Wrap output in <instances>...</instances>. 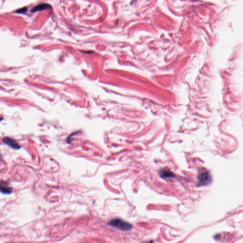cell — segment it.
<instances>
[{"instance_id": "4", "label": "cell", "mask_w": 243, "mask_h": 243, "mask_svg": "<svg viewBox=\"0 0 243 243\" xmlns=\"http://www.w3.org/2000/svg\"><path fill=\"white\" fill-rule=\"evenodd\" d=\"M51 7L50 5L47 3H41V4H38L36 6L34 7L31 10L32 13H35V12H39V11H41V10H43L45 9H48V8H50Z\"/></svg>"}, {"instance_id": "1", "label": "cell", "mask_w": 243, "mask_h": 243, "mask_svg": "<svg viewBox=\"0 0 243 243\" xmlns=\"http://www.w3.org/2000/svg\"><path fill=\"white\" fill-rule=\"evenodd\" d=\"M108 224L124 231L130 230L133 228L130 223L120 219H113L108 223Z\"/></svg>"}, {"instance_id": "7", "label": "cell", "mask_w": 243, "mask_h": 243, "mask_svg": "<svg viewBox=\"0 0 243 243\" xmlns=\"http://www.w3.org/2000/svg\"><path fill=\"white\" fill-rule=\"evenodd\" d=\"M27 7H23V8H21V9H18L17 10H16V13H25L27 12Z\"/></svg>"}, {"instance_id": "6", "label": "cell", "mask_w": 243, "mask_h": 243, "mask_svg": "<svg viewBox=\"0 0 243 243\" xmlns=\"http://www.w3.org/2000/svg\"><path fill=\"white\" fill-rule=\"evenodd\" d=\"M0 191L2 193L5 194H10L11 193V189L5 185H0Z\"/></svg>"}, {"instance_id": "5", "label": "cell", "mask_w": 243, "mask_h": 243, "mask_svg": "<svg viewBox=\"0 0 243 243\" xmlns=\"http://www.w3.org/2000/svg\"><path fill=\"white\" fill-rule=\"evenodd\" d=\"M160 176L163 178H172L175 176L172 173L165 170H162L160 172Z\"/></svg>"}, {"instance_id": "8", "label": "cell", "mask_w": 243, "mask_h": 243, "mask_svg": "<svg viewBox=\"0 0 243 243\" xmlns=\"http://www.w3.org/2000/svg\"><path fill=\"white\" fill-rule=\"evenodd\" d=\"M3 118L0 117V121L2 120H3Z\"/></svg>"}, {"instance_id": "3", "label": "cell", "mask_w": 243, "mask_h": 243, "mask_svg": "<svg viewBox=\"0 0 243 243\" xmlns=\"http://www.w3.org/2000/svg\"><path fill=\"white\" fill-rule=\"evenodd\" d=\"M3 142L14 150H19L21 148L20 145L15 140L8 137L4 138L3 139Z\"/></svg>"}, {"instance_id": "2", "label": "cell", "mask_w": 243, "mask_h": 243, "mask_svg": "<svg viewBox=\"0 0 243 243\" xmlns=\"http://www.w3.org/2000/svg\"><path fill=\"white\" fill-rule=\"evenodd\" d=\"M198 180L199 184L200 185L207 184L211 182V176L210 175L209 173H203L199 176Z\"/></svg>"}]
</instances>
